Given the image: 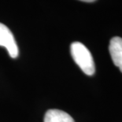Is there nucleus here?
<instances>
[{"instance_id":"7ed1b4c3","label":"nucleus","mask_w":122,"mask_h":122,"mask_svg":"<svg viewBox=\"0 0 122 122\" xmlns=\"http://www.w3.org/2000/svg\"><path fill=\"white\" fill-rule=\"evenodd\" d=\"M109 50L113 62L122 72V38L116 36L111 39Z\"/></svg>"},{"instance_id":"39448f33","label":"nucleus","mask_w":122,"mask_h":122,"mask_svg":"<svg viewBox=\"0 0 122 122\" xmlns=\"http://www.w3.org/2000/svg\"><path fill=\"white\" fill-rule=\"evenodd\" d=\"M80 1L86 2H95V0H80Z\"/></svg>"},{"instance_id":"20e7f679","label":"nucleus","mask_w":122,"mask_h":122,"mask_svg":"<svg viewBox=\"0 0 122 122\" xmlns=\"http://www.w3.org/2000/svg\"><path fill=\"white\" fill-rule=\"evenodd\" d=\"M44 122H75L67 113L60 110H49L44 117Z\"/></svg>"},{"instance_id":"f03ea898","label":"nucleus","mask_w":122,"mask_h":122,"mask_svg":"<svg viewBox=\"0 0 122 122\" xmlns=\"http://www.w3.org/2000/svg\"><path fill=\"white\" fill-rule=\"evenodd\" d=\"M0 46L7 50L12 58H16L19 54L16 40L8 27L0 23Z\"/></svg>"},{"instance_id":"f257e3e1","label":"nucleus","mask_w":122,"mask_h":122,"mask_svg":"<svg viewBox=\"0 0 122 122\" xmlns=\"http://www.w3.org/2000/svg\"><path fill=\"white\" fill-rule=\"evenodd\" d=\"M71 55L74 61L83 72L88 76L95 73V62L89 50L80 42H74L70 46Z\"/></svg>"}]
</instances>
